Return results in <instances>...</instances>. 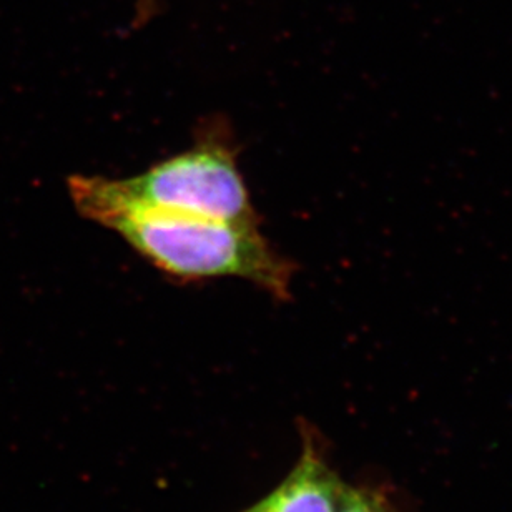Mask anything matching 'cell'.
Returning a JSON list of instances; mask_svg holds the SVG:
<instances>
[{"mask_svg":"<svg viewBox=\"0 0 512 512\" xmlns=\"http://www.w3.org/2000/svg\"><path fill=\"white\" fill-rule=\"evenodd\" d=\"M238 157L227 120H207L187 150L133 177L74 175L69 195L87 220L109 210H152L260 225Z\"/></svg>","mask_w":512,"mask_h":512,"instance_id":"1","label":"cell"},{"mask_svg":"<svg viewBox=\"0 0 512 512\" xmlns=\"http://www.w3.org/2000/svg\"><path fill=\"white\" fill-rule=\"evenodd\" d=\"M92 222L178 283L240 278L278 300L291 296L295 263L263 237L260 225L152 210H109Z\"/></svg>","mask_w":512,"mask_h":512,"instance_id":"2","label":"cell"},{"mask_svg":"<svg viewBox=\"0 0 512 512\" xmlns=\"http://www.w3.org/2000/svg\"><path fill=\"white\" fill-rule=\"evenodd\" d=\"M345 486L313 456H305L290 478L250 512H338Z\"/></svg>","mask_w":512,"mask_h":512,"instance_id":"3","label":"cell"},{"mask_svg":"<svg viewBox=\"0 0 512 512\" xmlns=\"http://www.w3.org/2000/svg\"><path fill=\"white\" fill-rule=\"evenodd\" d=\"M338 512H391L376 494L345 488Z\"/></svg>","mask_w":512,"mask_h":512,"instance_id":"4","label":"cell"}]
</instances>
